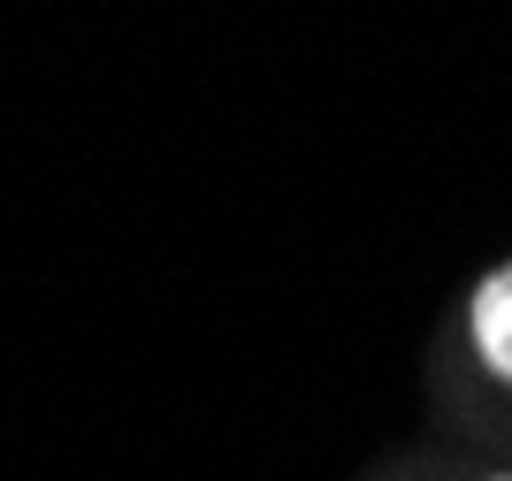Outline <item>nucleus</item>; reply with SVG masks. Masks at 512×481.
<instances>
[{
	"mask_svg": "<svg viewBox=\"0 0 512 481\" xmlns=\"http://www.w3.org/2000/svg\"><path fill=\"white\" fill-rule=\"evenodd\" d=\"M505 481H512V474H505Z\"/></svg>",
	"mask_w": 512,
	"mask_h": 481,
	"instance_id": "2",
	"label": "nucleus"
},
{
	"mask_svg": "<svg viewBox=\"0 0 512 481\" xmlns=\"http://www.w3.org/2000/svg\"><path fill=\"white\" fill-rule=\"evenodd\" d=\"M467 336H474V352H482V367H490L497 382H512V260H497V268L474 283Z\"/></svg>",
	"mask_w": 512,
	"mask_h": 481,
	"instance_id": "1",
	"label": "nucleus"
}]
</instances>
